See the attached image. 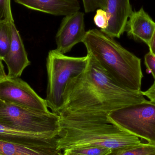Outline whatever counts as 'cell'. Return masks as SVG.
I'll list each match as a JSON object with an SVG mask.
<instances>
[{"label":"cell","mask_w":155,"mask_h":155,"mask_svg":"<svg viewBox=\"0 0 155 155\" xmlns=\"http://www.w3.org/2000/svg\"><path fill=\"white\" fill-rule=\"evenodd\" d=\"M0 124L37 134L45 139L60 134V116L53 112L26 108L0 100Z\"/></svg>","instance_id":"cell-5"},{"label":"cell","mask_w":155,"mask_h":155,"mask_svg":"<svg viewBox=\"0 0 155 155\" xmlns=\"http://www.w3.org/2000/svg\"><path fill=\"white\" fill-rule=\"evenodd\" d=\"M112 151L113 150L109 148L94 146L73 149L68 152L79 155H107Z\"/></svg>","instance_id":"cell-16"},{"label":"cell","mask_w":155,"mask_h":155,"mask_svg":"<svg viewBox=\"0 0 155 155\" xmlns=\"http://www.w3.org/2000/svg\"><path fill=\"white\" fill-rule=\"evenodd\" d=\"M88 54L81 57L66 56L55 50L48 53L46 60L47 82L46 101L48 107L58 114L64 102L67 84L85 70Z\"/></svg>","instance_id":"cell-4"},{"label":"cell","mask_w":155,"mask_h":155,"mask_svg":"<svg viewBox=\"0 0 155 155\" xmlns=\"http://www.w3.org/2000/svg\"></svg>","instance_id":"cell-27"},{"label":"cell","mask_w":155,"mask_h":155,"mask_svg":"<svg viewBox=\"0 0 155 155\" xmlns=\"http://www.w3.org/2000/svg\"><path fill=\"white\" fill-rule=\"evenodd\" d=\"M0 100L36 111L50 112L46 100L19 78L6 76L0 81Z\"/></svg>","instance_id":"cell-7"},{"label":"cell","mask_w":155,"mask_h":155,"mask_svg":"<svg viewBox=\"0 0 155 155\" xmlns=\"http://www.w3.org/2000/svg\"><path fill=\"white\" fill-rule=\"evenodd\" d=\"M86 13L91 12L101 8L105 11L106 0H82Z\"/></svg>","instance_id":"cell-19"},{"label":"cell","mask_w":155,"mask_h":155,"mask_svg":"<svg viewBox=\"0 0 155 155\" xmlns=\"http://www.w3.org/2000/svg\"><path fill=\"white\" fill-rule=\"evenodd\" d=\"M11 22L0 21V60L2 61L8 52L11 44Z\"/></svg>","instance_id":"cell-15"},{"label":"cell","mask_w":155,"mask_h":155,"mask_svg":"<svg viewBox=\"0 0 155 155\" xmlns=\"http://www.w3.org/2000/svg\"><path fill=\"white\" fill-rule=\"evenodd\" d=\"M127 35L135 40L149 44L155 31V22L149 15L141 8L132 12L127 23Z\"/></svg>","instance_id":"cell-12"},{"label":"cell","mask_w":155,"mask_h":155,"mask_svg":"<svg viewBox=\"0 0 155 155\" xmlns=\"http://www.w3.org/2000/svg\"><path fill=\"white\" fill-rule=\"evenodd\" d=\"M150 52L155 56V31L151 39L150 43L148 45Z\"/></svg>","instance_id":"cell-22"},{"label":"cell","mask_w":155,"mask_h":155,"mask_svg":"<svg viewBox=\"0 0 155 155\" xmlns=\"http://www.w3.org/2000/svg\"><path fill=\"white\" fill-rule=\"evenodd\" d=\"M12 39L8 52L3 61L8 69L7 76L19 78L25 69L31 64L22 40L14 21L11 22Z\"/></svg>","instance_id":"cell-9"},{"label":"cell","mask_w":155,"mask_h":155,"mask_svg":"<svg viewBox=\"0 0 155 155\" xmlns=\"http://www.w3.org/2000/svg\"><path fill=\"white\" fill-rule=\"evenodd\" d=\"M107 155H155V145L143 143L112 151Z\"/></svg>","instance_id":"cell-14"},{"label":"cell","mask_w":155,"mask_h":155,"mask_svg":"<svg viewBox=\"0 0 155 155\" xmlns=\"http://www.w3.org/2000/svg\"><path fill=\"white\" fill-rule=\"evenodd\" d=\"M0 61H1V60H0Z\"/></svg>","instance_id":"cell-26"},{"label":"cell","mask_w":155,"mask_h":155,"mask_svg":"<svg viewBox=\"0 0 155 155\" xmlns=\"http://www.w3.org/2000/svg\"><path fill=\"white\" fill-rule=\"evenodd\" d=\"M109 113L87 112L60 116L57 148L66 152L98 146L117 150L141 144L137 137L114 124Z\"/></svg>","instance_id":"cell-2"},{"label":"cell","mask_w":155,"mask_h":155,"mask_svg":"<svg viewBox=\"0 0 155 155\" xmlns=\"http://www.w3.org/2000/svg\"><path fill=\"white\" fill-rule=\"evenodd\" d=\"M108 117L122 129L155 145V103L146 100L112 111Z\"/></svg>","instance_id":"cell-6"},{"label":"cell","mask_w":155,"mask_h":155,"mask_svg":"<svg viewBox=\"0 0 155 155\" xmlns=\"http://www.w3.org/2000/svg\"><path fill=\"white\" fill-rule=\"evenodd\" d=\"M63 155H79L78 154H74L73 153H71V152H64L63 153Z\"/></svg>","instance_id":"cell-24"},{"label":"cell","mask_w":155,"mask_h":155,"mask_svg":"<svg viewBox=\"0 0 155 155\" xmlns=\"http://www.w3.org/2000/svg\"><path fill=\"white\" fill-rule=\"evenodd\" d=\"M144 63L147 70L152 73L155 79V56L150 52L147 53L144 56Z\"/></svg>","instance_id":"cell-20"},{"label":"cell","mask_w":155,"mask_h":155,"mask_svg":"<svg viewBox=\"0 0 155 155\" xmlns=\"http://www.w3.org/2000/svg\"><path fill=\"white\" fill-rule=\"evenodd\" d=\"M57 138L34 144L16 143L0 138V154L3 155H63L57 148Z\"/></svg>","instance_id":"cell-10"},{"label":"cell","mask_w":155,"mask_h":155,"mask_svg":"<svg viewBox=\"0 0 155 155\" xmlns=\"http://www.w3.org/2000/svg\"><path fill=\"white\" fill-rule=\"evenodd\" d=\"M106 3L109 21L107 28L102 32L112 38H119L125 31L133 12L130 0H106Z\"/></svg>","instance_id":"cell-11"},{"label":"cell","mask_w":155,"mask_h":155,"mask_svg":"<svg viewBox=\"0 0 155 155\" xmlns=\"http://www.w3.org/2000/svg\"><path fill=\"white\" fill-rule=\"evenodd\" d=\"M0 155H2V154H0Z\"/></svg>","instance_id":"cell-25"},{"label":"cell","mask_w":155,"mask_h":155,"mask_svg":"<svg viewBox=\"0 0 155 155\" xmlns=\"http://www.w3.org/2000/svg\"><path fill=\"white\" fill-rule=\"evenodd\" d=\"M7 76L5 71L4 67L2 64V61H0V81L4 79Z\"/></svg>","instance_id":"cell-23"},{"label":"cell","mask_w":155,"mask_h":155,"mask_svg":"<svg viewBox=\"0 0 155 155\" xmlns=\"http://www.w3.org/2000/svg\"><path fill=\"white\" fill-rule=\"evenodd\" d=\"M14 21L12 13L11 0H0V21Z\"/></svg>","instance_id":"cell-17"},{"label":"cell","mask_w":155,"mask_h":155,"mask_svg":"<svg viewBox=\"0 0 155 155\" xmlns=\"http://www.w3.org/2000/svg\"><path fill=\"white\" fill-rule=\"evenodd\" d=\"M86 33L84 13L78 11L66 15L56 35V50L63 54L69 52L74 45L82 42Z\"/></svg>","instance_id":"cell-8"},{"label":"cell","mask_w":155,"mask_h":155,"mask_svg":"<svg viewBox=\"0 0 155 155\" xmlns=\"http://www.w3.org/2000/svg\"><path fill=\"white\" fill-rule=\"evenodd\" d=\"M29 9L52 15H69L80 9L78 0H14Z\"/></svg>","instance_id":"cell-13"},{"label":"cell","mask_w":155,"mask_h":155,"mask_svg":"<svg viewBox=\"0 0 155 155\" xmlns=\"http://www.w3.org/2000/svg\"><path fill=\"white\" fill-rule=\"evenodd\" d=\"M141 93L144 96L148 97L150 101L155 103V79L152 86L145 91H141Z\"/></svg>","instance_id":"cell-21"},{"label":"cell","mask_w":155,"mask_h":155,"mask_svg":"<svg viewBox=\"0 0 155 155\" xmlns=\"http://www.w3.org/2000/svg\"><path fill=\"white\" fill-rule=\"evenodd\" d=\"M82 42L87 54L115 81L129 90L141 91L143 76L140 58L97 29L86 31Z\"/></svg>","instance_id":"cell-3"},{"label":"cell","mask_w":155,"mask_h":155,"mask_svg":"<svg viewBox=\"0 0 155 155\" xmlns=\"http://www.w3.org/2000/svg\"><path fill=\"white\" fill-rule=\"evenodd\" d=\"M94 20L95 24L100 28L101 31L105 30L108 26L109 19L107 13L103 9L101 8L97 9Z\"/></svg>","instance_id":"cell-18"},{"label":"cell","mask_w":155,"mask_h":155,"mask_svg":"<svg viewBox=\"0 0 155 155\" xmlns=\"http://www.w3.org/2000/svg\"><path fill=\"white\" fill-rule=\"evenodd\" d=\"M85 70L70 80L59 116L74 113L105 112L146 101L141 91L119 84L90 54Z\"/></svg>","instance_id":"cell-1"}]
</instances>
